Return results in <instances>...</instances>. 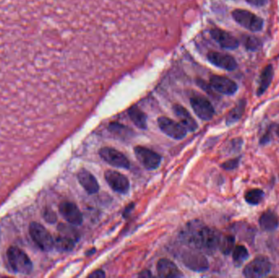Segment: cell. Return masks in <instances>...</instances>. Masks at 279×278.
Masks as SVG:
<instances>
[{"instance_id":"obj_1","label":"cell","mask_w":279,"mask_h":278,"mask_svg":"<svg viewBox=\"0 0 279 278\" xmlns=\"http://www.w3.org/2000/svg\"><path fill=\"white\" fill-rule=\"evenodd\" d=\"M221 234L217 230L202 224L199 221L191 222L181 232L184 242L203 252H214L219 249Z\"/></svg>"},{"instance_id":"obj_2","label":"cell","mask_w":279,"mask_h":278,"mask_svg":"<svg viewBox=\"0 0 279 278\" xmlns=\"http://www.w3.org/2000/svg\"><path fill=\"white\" fill-rule=\"evenodd\" d=\"M232 16L238 25L251 32H260L263 29V19L247 10L235 9L232 12Z\"/></svg>"},{"instance_id":"obj_3","label":"cell","mask_w":279,"mask_h":278,"mask_svg":"<svg viewBox=\"0 0 279 278\" xmlns=\"http://www.w3.org/2000/svg\"><path fill=\"white\" fill-rule=\"evenodd\" d=\"M7 260L14 271L20 274H29L32 269V263L28 255L17 247H11L7 251Z\"/></svg>"},{"instance_id":"obj_4","label":"cell","mask_w":279,"mask_h":278,"mask_svg":"<svg viewBox=\"0 0 279 278\" xmlns=\"http://www.w3.org/2000/svg\"><path fill=\"white\" fill-rule=\"evenodd\" d=\"M272 269L270 260L266 256H258L246 265L243 276L247 278H261L267 276Z\"/></svg>"},{"instance_id":"obj_5","label":"cell","mask_w":279,"mask_h":278,"mask_svg":"<svg viewBox=\"0 0 279 278\" xmlns=\"http://www.w3.org/2000/svg\"><path fill=\"white\" fill-rule=\"evenodd\" d=\"M30 232L34 241L42 250L50 251L53 248L54 240L44 226L38 223H32L30 227Z\"/></svg>"},{"instance_id":"obj_6","label":"cell","mask_w":279,"mask_h":278,"mask_svg":"<svg viewBox=\"0 0 279 278\" xmlns=\"http://www.w3.org/2000/svg\"><path fill=\"white\" fill-rule=\"evenodd\" d=\"M158 124L161 131L171 138L181 140L186 137L187 130L182 125L179 124L178 122H175L168 117H159Z\"/></svg>"},{"instance_id":"obj_7","label":"cell","mask_w":279,"mask_h":278,"mask_svg":"<svg viewBox=\"0 0 279 278\" xmlns=\"http://www.w3.org/2000/svg\"><path fill=\"white\" fill-rule=\"evenodd\" d=\"M135 154L138 161L146 168L147 170H155L161 164V156L153 150L147 148L137 146Z\"/></svg>"},{"instance_id":"obj_8","label":"cell","mask_w":279,"mask_h":278,"mask_svg":"<svg viewBox=\"0 0 279 278\" xmlns=\"http://www.w3.org/2000/svg\"><path fill=\"white\" fill-rule=\"evenodd\" d=\"M100 156L104 161L106 162L112 167L123 169H129L130 162L128 161L127 157L121 152L112 149V148L105 147L101 149L99 152Z\"/></svg>"},{"instance_id":"obj_9","label":"cell","mask_w":279,"mask_h":278,"mask_svg":"<svg viewBox=\"0 0 279 278\" xmlns=\"http://www.w3.org/2000/svg\"><path fill=\"white\" fill-rule=\"evenodd\" d=\"M193 110L198 117L204 121H209L212 118L215 110L209 100L203 97H195L190 100Z\"/></svg>"},{"instance_id":"obj_10","label":"cell","mask_w":279,"mask_h":278,"mask_svg":"<svg viewBox=\"0 0 279 278\" xmlns=\"http://www.w3.org/2000/svg\"><path fill=\"white\" fill-rule=\"evenodd\" d=\"M105 180L110 188L117 193L126 194L130 188V183L125 175L115 170H109L105 173Z\"/></svg>"},{"instance_id":"obj_11","label":"cell","mask_w":279,"mask_h":278,"mask_svg":"<svg viewBox=\"0 0 279 278\" xmlns=\"http://www.w3.org/2000/svg\"><path fill=\"white\" fill-rule=\"evenodd\" d=\"M210 86L216 92L226 96L235 94L238 91V85L234 81L224 76L212 75L210 78Z\"/></svg>"},{"instance_id":"obj_12","label":"cell","mask_w":279,"mask_h":278,"mask_svg":"<svg viewBox=\"0 0 279 278\" xmlns=\"http://www.w3.org/2000/svg\"><path fill=\"white\" fill-rule=\"evenodd\" d=\"M208 59L213 65L228 71H233L238 66L235 59L225 53L210 52L208 54Z\"/></svg>"},{"instance_id":"obj_13","label":"cell","mask_w":279,"mask_h":278,"mask_svg":"<svg viewBox=\"0 0 279 278\" xmlns=\"http://www.w3.org/2000/svg\"><path fill=\"white\" fill-rule=\"evenodd\" d=\"M210 36L217 43L222 49L226 50H235L239 46V42L229 33L215 28L210 30Z\"/></svg>"},{"instance_id":"obj_14","label":"cell","mask_w":279,"mask_h":278,"mask_svg":"<svg viewBox=\"0 0 279 278\" xmlns=\"http://www.w3.org/2000/svg\"><path fill=\"white\" fill-rule=\"evenodd\" d=\"M59 211L66 221L73 225H80L82 223V215L78 207L72 202H62Z\"/></svg>"},{"instance_id":"obj_15","label":"cell","mask_w":279,"mask_h":278,"mask_svg":"<svg viewBox=\"0 0 279 278\" xmlns=\"http://www.w3.org/2000/svg\"><path fill=\"white\" fill-rule=\"evenodd\" d=\"M183 263L189 269L195 271H205L209 269L206 258L199 252H188L183 256Z\"/></svg>"},{"instance_id":"obj_16","label":"cell","mask_w":279,"mask_h":278,"mask_svg":"<svg viewBox=\"0 0 279 278\" xmlns=\"http://www.w3.org/2000/svg\"><path fill=\"white\" fill-rule=\"evenodd\" d=\"M157 272L158 276L162 278H180L183 276L181 272L175 265L174 263L167 259H162L159 260L157 265Z\"/></svg>"},{"instance_id":"obj_17","label":"cell","mask_w":279,"mask_h":278,"mask_svg":"<svg viewBox=\"0 0 279 278\" xmlns=\"http://www.w3.org/2000/svg\"><path fill=\"white\" fill-rule=\"evenodd\" d=\"M78 179L82 188L89 194L96 193L99 191L98 182L88 170L82 169L78 173Z\"/></svg>"},{"instance_id":"obj_18","label":"cell","mask_w":279,"mask_h":278,"mask_svg":"<svg viewBox=\"0 0 279 278\" xmlns=\"http://www.w3.org/2000/svg\"><path fill=\"white\" fill-rule=\"evenodd\" d=\"M173 111L176 116L180 118L181 125L189 131H195L197 130L198 123L196 122L190 113L188 112L187 110L184 108L183 106L180 105H176L173 107Z\"/></svg>"},{"instance_id":"obj_19","label":"cell","mask_w":279,"mask_h":278,"mask_svg":"<svg viewBox=\"0 0 279 278\" xmlns=\"http://www.w3.org/2000/svg\"><path fill=\"white\" fill-rule=\"evenodd\" d=\"M259 224L264 231L271 232L279 226V219L277 215L272 211H266L259 219Z\"/></svg>"},{"instance_id":"obj_20","label":"cell","mask_w":279,"mask_h":278,"mask_svg":"<svg viewBox=\"0 0 279 278\" xmlns=\"http://www.w3.org/2000/svg\"><path fill=\"white\" fill-rule=\"evenodd\" d=\"M274 68L271 64H268L261 72L260 76V84L256 94L261 97L267 91L274 78Z\"/></svg>"},{"instance_id":"obj_21","label":"cell","mask_w":279,"mask_h":278,"mask_svg":"<svg viewBox=\"0 0 279 278\" xmlns=\"http://www.w3.org/2000/svg\"><path fill=\"white\" fill-rule=\"evenodd\" d=\"M247 106L246 100H241L238 101V103L236 105L235 107L230 111L226 117V124L232 125L235 122H238L243 117L245 112V109Z\"/></svg>"},{"instance_id":"obj_22","label":"cell","mask_w":279,"mask_h":278,"mask_svg":"<svg viewBox=\"0 0 279 278\" xmlns=\"http://www.w3.org/2000/svg\"><path fill=\"white\" fill-rule=\"evenodd\" d=\"M128 114L133 123L138 127L143 129V130L147 128L146 116L141 111H140L138 107H135V106L132 107L128 111Z\"/></svg>"},{"instance_id":"obj_23","label":"cell","mask_w":279,"mask_h":278,"mask_svg":"<svg viewBox=\"0 0 279 278\" xmlns=\"http://www.w3.org/2000/svg\"><path fill=\"white\" fill-rule=\"evenodd\" d=\"M249 258V252L244 246H237L233 251V260L237 267L242 266L243 263Z\"/></svg>"},{"instance_id":"obj_24","label":"cell","mask_w":279,"mask_h":278,"mask_svg":"<svg viewBox=\"0 0 279 278\" xmlns=\"http://www.w3.org/2000/svg\"><path fill=\"white\" fill-rule=\"evenodd\" d=\"M265 198V192L260 189H251L245 194V200L248 204L257 206Z\"/></svg>"},{"instance_id":"obj_25","label":"cell","mask_w":279,"mask_h":278,"mask_svg":"<svg viewBox=\"0 0 279 278\" xmlns=\"http://www.w3.org/2000/svg\"><path fill=\"white\" fill-rule=\"evenodd\" d=\"M54 246L60 251H69L74 247V239L66 235L58 237L54 241Z\"/></svg>"},{"instance_id":"obj_26","label":"cell","mask_w":279,"mask_h":278,"mask_svg":"<svg viewBox=\"0 0 279 278\" xmlns=\"http://www.w3.org/2000/svg\"><path fill=\"white\" fill-rule=\"evenodd\" d=\"M235 245V237L232 235H226L220 239L219 249L224 255H228L233 251Z\"/></svg>"},{"instance_id":"obj_27","label":"cell","mask_w":279,"mask_h":278,"mask_svg":"<svg viewBox=\"0 0 279 278\" xmlns=\"http://www.w3.org/2000/svg\"><path fill=\"white\" fill-rule=\"evenodd\" d=\"M245 48L251 52H256L261 49V44L260 39L255 37V36H246L243 40Z\"/></svg>"},{"instance_id":"obj_28","label":"cell","mask_w":279,"mask_h":278,"mask_svg":"<svg viewBox=\"0 0 279 278\" xmlns=\"http://www.w3.org/2000/svg\"><path fill=\"white\" fill-rule=\"evenodd\" d=\"M128 127L123 126L122 124H119V123H116V122L110 123V126H109V130L112 133L120 134V135L128 134Z\"/></svg>"},{"instance_id":"obj_29","label":"cell","mask_w":279,"mask_h":278,"mask_svg":"<svg viewBox=\"0 0 279 278\" xmlns=\"http://www.w3.org/2000/svg\"><path fill=\"white\" fill-rule=\"evenodd\" d=\"M239 162H240V158L232 159V160H229V161L222 164V167L225 170H233V169L238 167V165H239Z\"/></svg>"},{"instance_id":"obj_30","label":"cell","mask_w":279,"mask_h":278,"mask_svg":"<svg viewBox=\"0 0 279 278\" xmlns=\"http://www.w3.org/2000/svg\"><path fill=\"white\" fill-rule=\"evenodd\" d=\"M245 1L252 6L258 7H263L267 4L268 2V0H245Z\"/></svg>"},{"instance_id":"obj_31","label":"cell","mask_w":279,"mask_h":278,"mask_svg":"<svg viewBox=\"0 0 279 278\" xmlns=\"http://www.w3.org/2000/svg\"><path fill=\"white\" fill-rule=\"evenodd\" d=\"M105 274L101 270H97V271L94 272V273L89 275V278H105Z\"/></svg>"},{"instance_id":"obj_32","label":"cell","mask_w":279,"mask_h":278,"mask_svg":"<svg viewBox=\"0 0 279 278\" xmlns=\"http://www.w3.org/2000/svg\"><path fill=\"white\" fill-rule=\"evenodd\" d=\"M139 277L141 278H148V277H152V274L149 271H143L141 274H140Z\"/></svg>"},{"instance_id":"obj_33","label":"cell","mask_w":279,"mask_h":278,"mask_svg":"<svg viewBox=\"0 0 279 278\" xmlns=\"http://www.w3.org/2000/svg\"><path fill=\"white\" fill-rule=\"evenodd\" d=\"M276 133H277L278 136L279 137V125L277 127V130H276Z\"/></svg>"}]
</instances>
